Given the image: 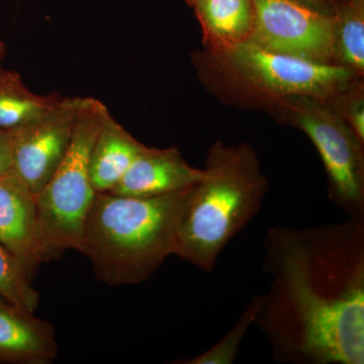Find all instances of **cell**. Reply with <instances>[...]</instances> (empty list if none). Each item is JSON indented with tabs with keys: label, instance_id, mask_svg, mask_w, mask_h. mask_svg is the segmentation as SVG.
I'll return each mask as SVG.
<instances>
[{
	"label": "cell",
	"instance_id": "1",
	"mask_svg": "<svg viewBox=\"0 0 364 364\" xmlns=\"http://www.w3.org/2000/svg\"><path fill=\"white\" fill-rule=\"evenodd\" d=\"M254 326L286 364L364 363V217L270 228Z\"/></svg>",
	"mask_w": 364,
	"mask_h": 364
},
{
	"label": "cell",
	"instance_id": "5",
	"mask_svg": "<svg viewBox=\"0 0 364 364\" xmlns=\"http://www.w3.org/2000/svg\"><path fill=\"white\" fill-rule=\"evenodd\" d=\"M291 122L317 149L328 198L346 217H364V142L324 98H284Z\"/></svg>",
	"mask_w": 364,
	"mask_h": 364
},
{
	"label": "cell",
	"instance_id": "10",
	"mask_svg": "<svg viewBox=\"0 0 364 364\" xmlns=\"http://www.w3.org/2000/svg\"><path fill=\"white\" fill-rule=\"evenodd\" d=\"M205 169L191 166L176 147L143 148L116 188L109 193L155 196L176 193L200 183Z\"/></svg>",
	"mask_w": 364,
	"mask_h": 364
},
{
	"label": "cell",
	"instance_id": "11",
	"mask_svg": "<svg viewBox=\"0 0 364 364\" xmlns=\"http://www.w3.org/2000/svg\"><path fill=\"white\" fill-rule=\"evenodd\" d=\"M57 355L54 326L0 296V363L50 364Z\"/></svg>",
	"mask_w": 364,
	"mask_h": 364
},
{
	"label": "cell",
	"instance_id": "13",
	"mask_svg": "<svg viewBox=\"0 0 364 364\" xmlns=\"http://www.w3.org/2000/svg\"><path fill=\"white\" fill-rule=\"evenodd\" d=\"M193 9L205 43L215 53L246 42L252 32L251 0H203Z\"/></svg>",
	"mask_w": 364,
	"mask_h": 364
},
{
	"label": "cell",
	"instance_id": "16",
	"mask_svg": "<svg viewBox=\"0 0 364 364\" xmlns=\"http://www.w3.org/2000/svg\"><path fill=\"white\" fill-rule=\"evenodd\" d=\"M262 294H256L250 299L245 310L242 312L232 329L200 355L189 359H181L176 364H232L236 360L246 334L254 326L262 305Z\"/></svg>",
	"mask_w": 364,
	"mask_h": 364
},
{
	"label": "cell",
	"instance_id": "15",
	"mask_svg": "<svg viewBox=\"0 0 364 364\" xmlns=\"http://www.w3.org/2000/svg\"><path fill=\"white\" fill-rule=\"evenodd\" d=\"M332 64L364 74V0H340L332 21Z\"/></svg>",
	"mask_w": 364,
	"mask_h": 364
},
{
	"label": "cell",
	"instance_id": "12",
	"mask_svg": "<svg viewBox=\"0 0 364 364\" xmlns=\"http://www.w3.org/2000/svg\"><path fill=\"white\" fill-rule=\"evenodd\" d=\"M144 147L107 112L90 153V181L95 191L109 193L116 188Z\"/></svg>",
	"mask_w": 364,
	"mask_h": 364
},
{
	"label": "cell",
	"instance_id": "19",
	"mask_svg": "<svg viewBox=\"0 0 364 364\" xmlns=\"http://www.w3.org/2000/svg\"><path fill=\"white\" fill-rule=\"evenodd\" d=\"M13 168V145L11 130H0V176Z\"/></svg>",
	"mask_w": 364,
	"mask_h": 364
},
{
	"label": "cell",
	"instance_id": "8",
	"mask_svg": "<svg viewBox=\"0 0 364 364\" xmlns=\"http://www.w3.org/2000/svg\"><path fill=\"white\" fill-rule=\"evenodd\" d=\"M81 100L82 97H62L49 112L11 130V172L35 196L54 176L65 156Z\"/></svg>",
	"mask_w": 364,
	"mask_h": 364
},
{
	"label": "cell",
	"instance_id": "9",
	"mask_svg": "<svg viewBox=\"0 0 364 364\" xmlns=\"http://www.w3.org/2000/svg\"><path fill=\"white\" fill-rule=\"evenodd\" d=\"M0 244L33 279L42 264L36 196L13 172L0 176Z\"/></svg>",
	"mask_w": 364,
	"mask_h": 364
},
{
	"label": "cell",
	"instance_id": "7",
	"mask_svg": "<svg viewBox=\"0 0 364 364\" xmlns=\"http://www.w3.org/2000/svg\"><path fill=\"white\" fill-rule=\"evenodd\" d=\"M252 32L246 42L265 51L332 64L333 16L293 0H251Z\"/></svg>",
	"mask_w": 364,
	"mask_h": 364
},
{
	"label": "cell",
	"instance_id": "18",
	"mask_svg": "<svg viewBox=\"0 0 364 364\" xmlns=\"http://www.w3.org/2000/svg\"><path fill=\"white\" fill-rule=\"evenodd\" d=\"M328 100L364 142V90L360 78Z\"/></svg>",
	"mask_w": 364,
	"mask_h": 364
},
{
	"label": "cell",
	"instance_id": "22",
	"mask_svg": "<svg viewBox=\"0 0 364 364\" xmlns=\"http://www.w3.org/2000/svg\"><path fill=\"white\" fill-rule=\"evenodd\" d=\"M203 1V0H186V2L189 4L191 6H195L196 4H198V2Z\"/></svg>",
	"mask_w": 364,
	"mask_h": 364
},
{
	"label": "cell",
	"instance_id": "17",
	"mask_svg": "<svg viewBox=\"0 0 364 364\" xmlns=\"http://www.w3.org/2000/svg\"><path fill=\"white\" fill-rule=\"evenodd\" d=\"M32 279L11 251L0 244V296L30 312H36L40 294Z\"/></svg>",
	"mask_w": 364,
	"mask_h": 364
},
{
	"label": "cell",
	"instance_id": "6",
	"mask_svg": "<svg viewBox=\"0 0 364 364\" xmlns=\"http://www.w3.org/2000/svg\"><path fill=\"white\" fill-rule=\"evenodd\" d=\"M215 54L237 78L279 100L299 97L328 100L360 78L342 67L265 51L247 42Z\"/></svg>",
	"mask_w": 364,
	"mask_h": 364
},
{
	"label": "cell",
	"instance_id": "3",
	"mask_svg": "<svg viewBox=\"0 0 364 364\" xmlns=\"http://www.w3.org/2000/svg\"><path fill=\"white\" fill-rule=\"evenodd\" d=\"M203 169L179 228L176 256L212 272L229 242L259 214L269 184L246 144L215 143Z\"/></svg>",
	"mask_w": 364,
	"mask_h": 364
},
{
	"label": "cell",
	"instance_id": "4",
	"mask_svg": "<svg viewBox=\"0 0 364 364\" xmlns=\"http://www.w3.org/2000/svg\"><path fill=\"white\" fill-rule=\"evenodd\" d=\"M107 112L97 98L82 97L65 156L36 196L43 263L68 250L81 251L86 221L97 195L90 181V153Z\"/></svg>",
	"mask_w": 364,
	"mask_h": 364
},
{
	"label": "cell",
	"instance_id": "23",
	"mask_svg": "<svg viewBox=\"0 0 364 364\" xmlns=\"http://www.w3.org/2000/svg\"><path fill=\"white\" fill-rule=\"evenodd\" d=\"M339 1H340V0H339Z\"/></svg>",
	"mask_w": 364,
	"mask_h": 364
},
{
	"label": "cell",
	"instance_id": "21",
	"mask_svg": "<svg viewBox=\"0 0 364 364\" xmlns=\"http://www.w3.org/2000/svg\"><path fill=\"white\" fill-rule=\"evenodd\" d=\"M7 54V48L6 45L4 44V42L0 41V66L4 63V59H6Z\"/></svg>",
	"mask_w": 364,
	"mask_h": 364
},
{
	"label": "cell",
	"instance_id": "2",
	"mask_svg": "<svg viewBox=\"0 0 364 364\" xmlns=\"http://www.w3.org/2000/svg\"><path fill=\"white\" fill-rule=\"evenodd\" d=\"M195 188L155 196L97 193L80 253L90 258L98 280L112 287L141 284L176 255Z\"/></svg>",
	"mask_w": 364,
	"mask_h": 364
},
{
	"label": "cell",
	"instance_id": "20",
	"mask_svg": "<svg viewBox=\"0 0 364 364\" xmlns=\"http://www.w3.org/2000/svg\"><path fill=\"white\" fill-rule=\"evenodd\" d=\"M293 1L303 4L326 16H333L336 13L339 0H293Z\"/></svg>",
	"mask_w": 364,
	"mask_h": 364
},
{
	"label": "cell",
	"instance_id": "14",
	"mask_svg": "<svg viewBox=\"0 0 364 364\" xmlns=\"http://www.w3.org/2000/svg\"><path fill=\"white\" fill-rule=\"evenodd\" d=\"M57 93L33 92L18 72L0 66V130H14L52 109L60 100Z\"/></svg>",
	"mask_w": 364,
	"mask_h": 364
}]
</instances>
